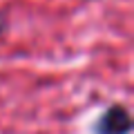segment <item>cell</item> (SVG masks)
<instances>
[{
    "mask_svg": "<svg viewBox=\"0 0 134 134\" xmlns=\"http://www.w3.org/2000/svg\"><path fill=\"white\" fill-rule=\"evenodd\" d=\"M98 134H130L132 130V119H130L125 107H110L103 114V119L96 125Z\"/></svg>",
    "mask_w": 134,
    "mask_h": 134,
    "instance_id": "1",
    "label": "cell"
},
{
    "mask_svg": "<svg viewBox=\"0 0 134 134\" xmlns=\"http://www.w3.org/2000/svg\"><path fill=\"white\" fill-rule=\"evenodd\" d=\"M5 25H7V23H5V18H2V16H0V31H2V29H5Z\"/></svg>",
    "mask_w": 134,
    "mask_h": 134,
    "instance_id": "2",
    "label": "cell"
}]
</instances>
